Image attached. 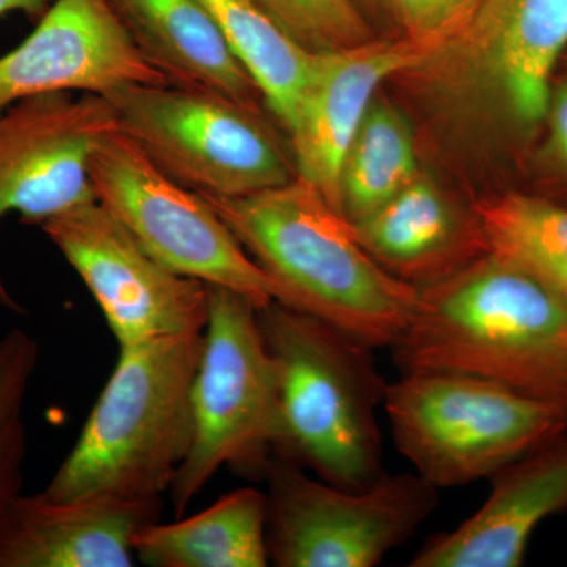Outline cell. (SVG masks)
I'll use <instances>...</instances> for the list:
<instances>
[{
  "label": "cell",
  "instance_id": "1",
  "mask_svg": "<svg viewBox=\"0 0 567 567\" xmlns=\"http://www.w3.org/2000/svg\"><path fill=\"white\" fill-rule=\"evenodd\" d=\"M203 197L281 287L279 303L371 349H391L404 333L420 290L377 262L344 213L311 183L297 177L251 196Z\"/></svg>",
  "mask_w": 567,
  "mask_h": 567
},
{
  "label": "cell",
  "instance_id": "14",
  "mask_svg": "<svg viewBox=\"0 0 567 567\" xmlns=\"http://www.w3.org/2000/svg\"><path fill=\"white\" fill-rule=\"evenodd\" d=\"M483 506L421 547L410 567H520L547 518L567 511V432L496 472Z\"/></svg>",
  "mask_w": 567,
  "mask_h": 567
},
{
  "label": "cell",
  "instance_id": "7",
  "mask_svg": "<svg viewBox=\"0 0 567 567\" xmlns=\"http://www.w3.org/2000/svg\"><path fill=\"white\" fill-rule=\"evenodd\" d=\"M279 435L278 385L259 309L241 295L208 286V320L193 385V440L175 473V517L223 466L264 473Z\"/></svg>",
  "mask_w": 567,
  "mask_h": 567
},
{
  "label": "cell",
  "instance_id": "8",
  "mask_svg": "<svg viewBox=\"0 0 567 567\" xmlns=\"http://www.w3.org/2000/svg\"><path fill=\"white\" fill-rule=\"evenodd\" d=\"M91 182L96 203L175 274L233 290L259 311L282 301L281 287L212 205L167 177L118 130L93 152Z\"/></svg>",
  "mask_w": 567,
  "mask_h": 567
},
{
  "label": "cell",
  "instance_id": "3",
  "mask_svg": "<svg viewBox=\"0 0 567 567\" xmlns=\"http://www.w3.org/2000/svg\"><path fill=\"white\" fill-rule=\"evenodd\" d=\"M204 333L121 347L80 439L41 495L162 502L193 440V385Z\"/></svg>",
  "mask_w": 567,
  "mask_h": 567
},
{
  "label": "cell",
  "instance_id": "10",
  "mask_svg": "<svg viewBox=\"0 0 567 567\" xmlns=\"http://www.w3.org/2000/svg\"><path fill=\"white\" fill-rule=\"evenodd\" d=\"M40 227L95 298L118 346L204 333L207 284L156 260L96 200Z\"/></svg>",
  "mask_w": 567,
  "mask_h": 567
},
{
  "label": "cell",
  "instance_id": "21",
  "mask_svg": "<svg viewBox=\"0 0 567 567\" xmlns=\"http://www.w3.org/2000/svg\"><path fill=\"white\" fill-rule=\"evenodd\" d=\"M416 177L412 125L393 104L375 99L342 164V213L353 226L364 221Z\"/></svg>",
  "mask_w": 567,
  "mask_h": 567
},
{
  "label": "cell",
  "instance_id": "9",
  "mask_svg": "<svg viewBox=\"0 0 567 567\" xmlns=\"http://www.w3.org/2000/svg\"><path fill=\"white\" fill-rule=\"evenodd\" d=\"M264 475L268 558L278 567L380 565L439 506V488L417 473H385L350 491L274 454Z\"/></svg>",
  "mask_w": 567,
  "mask_h": 567
},
{
  "label": "cell",
  "instance_id": "4",
  "mask_svg": "<svg viewBox=\"0 0 567 567\" xmlns=\"http://www.w3.org/2000/svg\"><path fill=\"white\" fill-rule=\"evenodd\" d=\"M278 385L275 456L334 486L361 491L385 475L377 409L386 380L371 347L274 301L259 311Z\"/></svg>",
  "mask_w": 567,
  "mask_h": 567
},
{
  "label": "cell",
  "instance_id": "18",
  "mask_svg": "<svg viewBox=\"0 0 567 567\" xmlns=\"http://www.w3.org/2000/svg\"><path fill=\"white\" fill-rule=\"evenodd\" d=\"M353 227L377 262L417 290L425 278L445 281L462 257L488 254L480 218L465 224L434 183L420 177Z\"/></svg>",
  "mask_w": 567,
  "mask_h": 567
},
{
  "label": "cell",
  "instance_id": "19",
  "mask_svg": "<svg viewBox=\"0 0 567 567\" xmlns=\"http://www.w3.org/2000/svg\"><path fill=\"white\" fill-rule=\"evenodd\" d=\"M133 548L152 567L268 566L267 495L237 488L185 520L152 522L134 536Z\"/></svg>",
  "mask_w": 567,
  "mask_h": 567
},
{
  "label": "cell",
  "instance_id": "24",
  "mask_svg": "<svg viewBox=\"0 0 567 567\" xmlns=\"http://www.w3.org/2000/svg\"><path fill=\"white\" fill-rule=\"evenodd\" d=\"M265 10L312 52L341 50L368 40L352 0H259Z\"/></svg>",
  "mask_w": 567,
  "mask_h": 567
},
{
  "label": "cell",
  "instance_id": "11",
  "mask_svg": "<svg viewBox=\"0 0 567 567\" xmlns=\"http://www.w3.org/2000/svg\"><path fill=\"white\" fill-rule=\"evenodd\" d=\"M117 130L114 107L100 93H43L0 111V221L18 213L22 223L40 226L95 203L91 158ZM0 306L22 312L2 276Z\"/></svg>",
  "mask_w": 567,
  "mask_h": 567
},
{
  "label": "cell",
  "instance_id": "15",
  "mask_svg": "<svg viewBox=\"0 0 567 567\" xmlns=\"http://www.w3.org/2000/svg\"><path fill=\"white\" fill-rule=\"evenodd\" d=\"M162 502L18 495L0 513V567H130L134 536Z\"/></svg>",
  "mask_w": 567,
  "mask_h": 567
},
{
  "label": "cell",
  "instance_id": "6",
  "mask_svg": "<svg viewBox=\"0 0 567 567\" xmlns=\"http://www.w3.org/2000/svg\"><path fill=\"white\" fill-rule=\"evenodd\" d=\"M104 96L118 132L194 193L245 197L298 177L292 145L259 106L171 84H128Z\"/></svg>",
  "mask_w": 567,
  "mask_h": 567
},
{
  "label": "cell",
  "instance_id": "20",
  "mask_svg": "<svg viewBox=\"0 0 567 567\" xmlns=\"http://www.w3.org/2000/svg\"><path fill=\"white\" fill-rule=\"evenodd\" d=\"M264 102L289 134L316 52L306 50L259 0H199Z\"/></svg>",
  "mask_w": 567,
  "mask_h": 567
},
{
  "label": "cell",
  "instance_id": "16",
  "mask_svg": "<svg viewBox=\"0 0 567 567\" xmlns=\"http://www.w3.org/2000/svg\"><path fill=\"white\" fill-rule=\"evenodd\" d=\"M453 43L514 121L537 125L546 118L551 78L567 48V0H483Z\"/></svg>",
  "mask_w": 567,
  "mask_h": 567
},
{
  "label": "cell",
  "instance_id": "5",
  "mask_svg": "<svg viewBox=\"0 0 567 567\" xmlns=\"http://www.w3.org/2000/svg\"><path fill=\"white\" fill-rule=\"evenodd\" d=\"M383 409L399 453L439 491L491 480L567 432L566 406L462 372H402Z\"/></svg>",
  "mask_w": 567,
  "mask_h": 567
},
{
  "label": "cell",
  "instance_id": "27",
  "mask_svg": "<svg viewBox=\"0 0 567 567\" xmlns=\"http://www.w3.org/2000/svg\"><path fill=\"white\" fill-rule=\"evenodd\" d=\"M546 118L550 125L551 145L559 159L567 164V81L551 89Z\"/></svg>",
  "mask_w": 567,
  "mask_h": 567
},
{
  "label": "cell",
  "instance_id": "26",
  "mask_svg": "<svg viewBox=\"0 0 567 567\" xmlns=\"http://www.w3.org/2000/svg\"><path fill=\"white\" fill-rule=\"evenodd\" d=\"M445 31L446 44L453 43L475 20L483 0H434Z\"/></svg>",
  "mask_w": 567,
  "mask_h": 567
},
{
  "label": "cell",
  "instance_id": "28",
  "mask_svg": "<svg viewBox=\"0 0 567 567\" xmlns=\"http://www.w3.org/2000/svg\"><path fill=\"white\" fill-rule=\"evenodd\" d=\"M48 7H50L48 0H0V18L13 11H22L28 17L40 20Z\"/></svg>",
  "mask_w": 567,
  "mask_h": 567
},
{
  "label": "cell",
  "instance_id": "22",
  "mask_svg": "<svg viewBox=\"0 0 567 567\" xmlns=\"http://www.w3.org/2000/svg\"><path fill=\"white\" fill-rule=\"evenodd\" d=\"M488 254L527 271L567 300V207L509 193L475 208Z\"/></svg>",
  "mask_w": 567,
  "mask_h": 567
},
{
  "label": "cell",
  "instance_id": "2",
  "mask_svg": "<svg viewBox=\"0 0 567 567\" xmlns=\"http://www.w3.org/2000/svg\"><path fill=\"white\" fill-rule=\"evenodd\" d=\"M391 350L402 372L484 377L567 409V300L492 254L420 289Z\"/></svg>",
  "mask_w": 567,
  "mask_h": 567
},
{
  "label": "cell",
  "instance_id": "23",
  "mask_svg": "<svg viewBox=\"0 0 567 567\" xmlns=\"http://www.w3.org/2000/svg\"><path fill=\"white\" fill-rule=\"evenodd\" d=\"M39 360V342L22 328L0 338V513L22 494L28 456L24 406Z\"/></svg>",
  "mask_w": 567,
  "mask_h": 567
},
{
  "label": "cell",
  "instance_id": "25",
  "mask_svg": "<svg viewBox=\"0 0 567 567\" xmlns=\"http://www.w3.org/2000/svg\"><path fill=\"white\" fill-rule=\"evenodd\" d=\"M406 39L434 52L445 47L446 37L434 0H388Z\"/></svg>",
  "mask_w": 567,
  "mask_h": 567
},
{
  "label": "cell",
  "instance_id": "12",
  "mask_svg": "<svg viewBox=\"0 0 567 567\" xmlns=\"http://www.w3.org/2000/svg\"><path fill=\"white\" fill-rule=\"evenodd\" d=\"M128 84H167L142 58L110 0H55L28 39L0 55V111L54 92L106 95Z\"/></svg>",
  "mask_w": 567,
  "mask_h": 567
},
{
  "label": "cell",
  "instance_id": "13",
  "mask_svg": "<svg viewBox=\"0 0 567 567\" xmlns=\"http://www.w3.org/2000/svg\"><path fill=\"white\" fill-rule=\"evenodd\" d=\"M432 52L409 39L371 41L319 51L289 132L298 177L341 210L342 164L377 89ZM342 212V210H341Z\"/></svg>",
  "mask_w": 567,
  "mask_h": 567
},
{
  "label": "cell",
  "instance_id": "17",
  "mask_svg": "<svg viewBox=\"0 0 567 567\" xmlns=\"http://www.w3.org/2000/svg\"><path fill=\"white\" fill-rule=\"evenodd\" d=\"M134 47L167 84L259 106L262 93L199 0H110Z\"/></svg>",
  "mask_w": 567,
  "mask_h": 567
}]
</instances>
